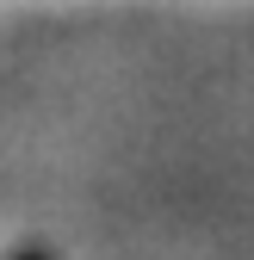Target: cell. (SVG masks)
I'll return each mask as SVG.
<instances>
[{
	"label": "cell",
	"instance_id": "1",
	"mask_svg": "<svg viewBox=\"0 0 254 260\" xmlns=\"http://www.w3.org/2000/svg\"><path fill=\"white\" fill-rule=\"evenodd\" d=\"M13 260H50V254H38V248H25V254H13Z\"/></svg>",
	"mask_w": 254,
	"mask_h": 260
}]
</instances>
